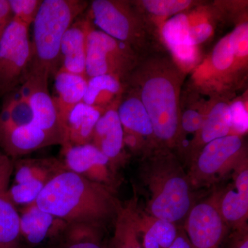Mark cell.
I'll list each match as a JSON object with an SVG mask.
<instances>
[{
	"label": "cell",
	"mask_w": 248,
	"mask_h": 248,
	"mask_svg": "<svg viewBox=\"0 0 248 248\" xmlns=\"http://www.w3.org/2000/svg\"><path fill=\"white\" fill-rule=\"evenodd\" d=\"M140 177L148 192L147 214L177 224L194 205L188 174L172 151L154 148L146 152Z\"/></svg>",
	"instance_id": "3957f363"
},
{
	"label": "cell",
	"mask_w": 248,
	"mask_h": 248,
	"mask_svg": "<svg viewBox=\"0 0 248 248\" xmlns=\"http://www.w3.org/2000/svg\"><path fill=\"white\" fill-rule=\"evenodd\" d=\"M243 136L230 135L207 143L189 164L192 188L208 187L228 177L247 161Z\"/></svg>",
	"instance_id": "8992f818"
},
{
	"label": "cell",
	"mask_w": 248,
	"mask_h": 248,
	"mask_svg": "<svg viewBox=\"0 0 248 248\" xmlns=\"http://www.w3.org/2000/svg\"><path fill=\"white\" fill-rule=\"evenodd\" d=\"M33 122V113L21 86L4 97L0 112V130L17 128Z\"/></svg>",
	"instance_id": "83f0119b"
},
{
	"label": "cell",
	"mask_w": 248,
	"mask_h": 248,
	"mask_svg": "<svg viewBox=\"0 0 248 248\" xmlns=\"http://www.w3.org/2000/svg\"><path fill=\"white\" fill-rule=\"evenodd\" d=\"M218 206L228 228L234 231L248 228V163H242L231 174V182L217 191Z\"/></svg>",
	"instance_id": "8fae6325"
},
{
	"label": "cell",
	"mask_w": 248,
	"mask_h": 248,
	"mask_svg": "<svg viewBox=\"0 0 248 248\" xmlns=\"http://www.w3.org/2000/svg\"><path fill=\"white\" fill-rule=\"evenodd\" d=\"M86 12L99 30L130 46L141 58L148 55L153 28L134 1L94 0Z\"/></svg>",
	"instance_id": "5b68a950"
},
{
	"label": "cell",
	"mask_w": 248,
	"mask_h": 248,
	"mask_svg": "<svg viewBox=\"0 0 248 248\" xmlns=\"http://www.w3.org/2000/svg\"><path fill=\"white\" fill-rule=\"evenodd\" d=\"M14 160L0 151V195L6 194L14 172Z\"/></svg>",
	"instance_id": "836d02e7"
},
{
	"label": "cell",
	"mask_w": 248,
	"mask_h": 248,
	"mask_svg": "<svg viewBox=\"0 0 248 248\" xmlns=\"http://www.w3.org/2000/svg\"><path fill=\"white\" fill-rule=\"evenodd\" d=\"M158 34L173 61L185 74L193 71L203 60L201 49L194 47L189 40L186 11L166 19Z\"/></svg>",
	"instance_id": "7c38bea8"
},
{
	"label": "cell",
	"mask_w": 248,
	"mask_h": 248,
	"mask_svg": "<svg viewBox=\"0 0 248 248\" xmlns=\"http://www.w3.org/2000/svg\"><path fill=\"white\" fill-rule=\"evenodd\" d=\"M231 135L243 136L247 133L248 128V102L246 98L239 97L231 101Z\"/></svg>",
	"instance_id": "d6a6232c"
},
{
	"label": "cell",
	"mask_w": 248,
	"mask_h": 248,
	"mask_svg": "<svg viewBox=\"0 0 248 248\" xmlns=\"http://www.w3.org/2000/svg\"><path fill=\"white\" fill-rule=\"evenodd\" d=\"M91 24L86 11L68 28L60 46L58 69L86 77L87 37Z\"/></svg>",
	"instance_id": "2e32d148"
},
{
	"label": "cell",
	"mask_w": 248,
	"mask_h": 248,
	"mask_svg": "<svg viewBox=\"0 0 248 248\" xmlns=\"http://www.w3.org/2000/svg\"><path fill=\"white\" fill-rule=\"evenodd\" d=\"M117 112L123 127L125 145L137 149L140 148V143L149 141L151 148H155L151 119L138 94L125 88Z\"/></svg>",
	"instance_id": "4fadbf2b"
},
{
	"label": "cell",
	"mask_w": 248,
	"mask_h": 248,
	"mask_svg": "<svg viewBox=\"0 0 248 248\" xmlns=\"http://www.w3.org/2000/svg\"><path fill=\"white\" fill-rule=\"evenodd\" d=\"M137 7L143 14L152 17L153 24L159 30L167 18L192 9L198 4L191 0H143L134 1Z\"/></svg>",
	"instance_id": "f1b7e54d"
},
{
	"label": "cell",
	"mask_w": 248,
	"mask_h": 248,
	"mask_svg": "<svg viewBox=\"0 0 248 248\" xmlns=\"http://www.w3.org/2000/svg\"><path fill=\"white\" fill-rule=\"evenodd\" d=\"M62 154L61 159L66 170L85 178L89 177V174L99 166H110L107 156L92 143L63 147L62 148Z\"/></svg>",
	"instance_id": "484cf974"
},
{
	"label": "cell",
	"mask_w": 248,
	"mask_h": 248,
	"mask_svg": "<svg viewBox=\"0 0 248 248\" xmlns=\"http://www.w3.org/2000/svg\"><path fill=\"white\" fill-rule=\"evenodd\" d=\"M115 190L83 176L65 170L45 186L35 203L41 210L66 222L102 228L115 221L121 202Z\"/></svg>",
	"instance_id": "7a4b0ae2"
},
{
	"label": "cell",
	"mask_w": 248,
	"mask_h": 248,
	"mask_svg": "<svg viewBox=\"0 0 248 248\" xmlns=\"http://www.w3.org/2000/svg\"><path fill=\"white\" fill-rule=\"evenodd\" d=\"M83 0H42L32 23V62L29 73L50 78L59 68L62 38L89 7Z\"/></svg>",
	"instance_id": "277c9868"
},
{
	"label": "cell",
	"mask_w": 248,
	"mask_h": 248,
	"mask_svg": "<svg viewBox=\"0 0 248 248\" xmlns=\"http://www.w3.org/2000/svg\"><path fill=\"white\" fill-rule=\"evenodd\" d=\"M53 76V94L51 97L62 125L67 114L83 102L88 78L62 69H58Z\"/></svg>",
	"instance_id": "7402d4cb"
},
{
	"label": "cell",
	"mask_w": 248,
	"mask_h": 248,
	"mask_svg": "<svg viewBox=\"0 0 248 248\" xmlns=\"http://www.w3.org/2000/svg\"><path fill=\"white\" fill-rule=\"evenodd\" d=\"M112 106L103 112L93 130L91 143L108 159L114 171L123 159L124 133L117 107Z\"/></svg>",
	"instance_id": "ac0fdd59"
},
{
	"label": "cell",
	"mask_w": 248,
	"mask_h": 248,
	"mask_svg": "<svg viewBox=\"0 0 248 248\" xmlns=\"http://www.w3.org/2000/svg\"><path fill=\"white\" fill-rule=\"evenodd\" d=\"M54 145L61 146V140L33 123L0 130V148L13 160Z\"/></svg>",
	"instance_id": "e0dca14e"
},
{
	"label": "cell",
	"mask_w": 248,
	"mask_h": 248,
	"mask_svg": "<svg viewBox=\"0 0 248 248\" xmlns=\"http://www.w3.org/2000/svg\"><path fill=\"white\" fill-rule=\"evenodd\" d=\"M19 216L21 236L31 245L60 236L67 226L66 222L41 210L35 203L27 205Z\"/></svg>",
	"instance_id": "ffe728a7"
},
{
	"label": "cell",
	"mask_w": 248,
	"mask_h": 248,
	"mask_svg": "<svg viewBox=\"0 0 248 248\" xmlns=\"http://www.w3.org/2000/svg\"><path fill=\"white\" fill-rule=\"evenodd\" d=\"M228 230L218 210L217 191L194 204L184 226L192 248H221Z\"/></svg>",
	"instance_id": "30bf717a"
},
{
	"label": "cell",
	"mask_w": 248,
	"mask_h": 248,
	"mask_svg": "<svg viewBox=\"0 0 248 248\" xmlns=\"http://www.w3.org/2000/svg\"><path fill=\"white\" fill-rule=\"evenodd\" d=\"M32 57L29 27L13 19L0 39V97L24 83Z\"/></svg>",
	"instance_id": "9c48e42d"
},
{
	"label": "cell",
	"mask_w": 248,
	"mask_h": 248,
	"mask_svg": "<svg viewBox=\"0 0 248 248\" xmlns=\"http://www.w3.org/2000/svg\"><path fill=\"white\" fill-rule=\"evenodd\" d=\"M229 248H248V228L234 231Z\"/></svg>",
	"instance_id": "d590c367"
},
{
	"label": "cell",
	"mask_w": 248,
	"mask_h": 248,
	"mask_svg": "<svg viewBox=\"0 0 248 248\" xmlns=\"http://www.w3.org/2000/svg\"><path fill=\"white\" fill-rule=\"evenodd\" d=\"M16 184L32 186L43 190L53 178L66 170L61 159L27 158L14 160Z\"/></svg>",
	"instance_id": "44dd1931"
},
{
	"label": "cell",
	"mask_w": 248,
	"mask_h": 248,
	"mask_svg": "<svg viewBox=\"0 0 248 248\" xmlns=\"http://www.w3.org/2000/svg\"><path fill=\"white\" fill-rule=\"evenodd\" d=\"M31 248L28 247V246H20V248Z\"/></svg>",
	"instance_id": "74e56055"
},
{
	"label": "cell",
	"mask_w": 248,
	"mask_h": 248,
	"mask_svg": "<svg viewBox=\"0 0 248 248\" xmlns=\"http://www.w3.org/2000/svg\"><path fill=\"white\" fill-rule=\"evenodd\" d=\"M12 19L9 0H0V39Z\"/></svg>",
	"instance_id": "e575fe53"
},
{
	"label": "cell",
	"mask_w": 248,
	"mask_h": 248,
	"mask_svg": "<svg viewBox=\"0 0 248 248\" xmlns=\"http://www.w3.org/2000/svg\"><path fill=\"white\" fill-rule=\"evenodd\" d=\"M105 110L84 102L79 103L73 108L62 122V148L91 143L96 124Z\"/></svg>",
	"instance_id": "d6986e66"
},
{
	"label": "cell",
	"mask_w": 248,
	"mask_h": 248,
	"mask_svg": "<svg viewBox=\"0 0 248 248\" xmlns=\"http://www.w3.org/2000/svg\"><path fill=\"white\" fill-rule=\"evenodd\" d=\"M185 73L172 58L148 55L139 62L124 85L138 94L149 115L155 148L179 146L180 99Z\"/></svg>",
	"instance_id": "6da1fadb"
},
{
	"label": "cell",
	"mask_w": 248,
	"mask_h": 248,
	"mask_svg": "<svg viewBox=\"0 0 248 248\" xmlns=\"http://www.w3.org/2000/svg\"><path fill=\"white\" fill-rule=\"evenodd\" d=\"M169 248H192L184 229H179L177 238Z\"/></svg>",
	"instance_id": "8d00e7d4"
},
{
	"label": "cell",
	"mask_w": 248,
	"mask_h": 248,
	"mask_svg": "<svg viewBox=\"0 0 248 248\" xmlns=\"http://www.w3.org/2000/svg\"><path fill=\"white\" fill-rule=\"evenodd\" d=\"M139 229L143 248H169L177 238V224L140 211Z\"/></svg>",
	"instance_id": "4316f807"
},
{
	"label": "cell",
	"mask_w": 248,
	"mask_h": 248,
	"mask_svg": "<svg viewBox=\"0 0 248 248\" xmlns=\"http://www.w3.org/2000/svg\"><path fill=\"white\" fill-rule=\"evenodd\" d=\"M48 79L46 77L29 73L20 86L32 108V123L60 139L62 145L63 130L53 98L49 92Z\"/></svg>",
	"instance_id": "5bb4252c"
},
{
	"label": "cell",
	"mask_w": 248,
	"mask_h": 248,
	"mask_svg": "<svg viewBox=\"0 0 248 248\" xmlns=\"http://www.w3.org/2000/svg\"><path fill=\"white\" fill-rule=\"evenodd\" d=\"M42 0H9L13 19L30 27L42 4Z\"/></svg>",
	"instance_id": "1f68e13d"
},
{
	"label": "cell",
	"mask_w": 248,
	"mask_h": 248,
	"mask_svg": "<svg viewBox=\"0 0 248 248\" xmlns=\"http://www.w3.org/2000/svg\"><path fill=\"white\" fill-rule=\"evenodd\" d=\"M125 85L115 77L102 75L88 78L83 102L91 107L107 110L120 103Z\"/></svg>",
	"instance_id": "d4e9b609"
},
{
	"label": "cell",
	"mask_w": 248,
	"mask_h": 248,
	"mask_svg": "<svg viewBox=\"0 0 248 248\" xmlns=\"http://www.w3.org/2000/svg\"><path fill=\"white\" fill-rule=\"evenodd\" d=\"M140 211L135 192L128 202L120 203L114 221L115 228L110 248H143L139 229Z\"/></svg>",
	"instance_id": "603a6c76"
},
{
	"label": "cell",
	"mask_w": 248,
	"mask_h": 248,
	"mask_svg": "<svg viewBox=\"0 0 248 248\" xmlns=\"http://www.w3.org/2000/svg\"><path fill=\"white\" fill-rule=\"evenodd\" d=\"M20 216L6 194L0 195V248H20Z\"/></svg>",
	"instance_id": "f546056e"
},
{
	"label": "cell",
	"mask_w": 248,
	"mask_h": 248,
	"mask_svg": "<svg viewBox=\"0 0 248 248\" xmlns=\"http://www.w3.org/2000/svg\"><path fill=\"white\" fill-rule=\"evenodd\" d=\"M186 13L189 40L194 47L200 49V46L210 40L215 34L217 23L223 13L221 6L198 4Z\"/></svg>",
	"instance_id": "cb8c5ba5"
},
{
	"label": "cell",
	"mask_w": 248,
	"mask_h": 248,
	"mask_svg": "<svg viewBox=\"0 0 248 248\" xmlns=\"http://www.w3.org/2000/svg\"><path fill=\"white\" fill-rule=\"evenodd\" d=\"M231 94H218L213 98L203 125L187 146V162L210 142L231 135Z\"/></svg>",
	"instance_id": "9a60e30c"
},
{
	"label": "cell",
	"mask_w": 248,
	"mask_h": 248,
	"mask_svg": "<svg viewBox=\"0 0 248 248\" xmlns=\"http://www.w3.org/2000/svg\"><path fill=\"white\" fill-rule=\"evenodd\" d=\"M142 58L130 46L96 29L91 24L87 37V78L109 75L124 84Z\"/></svg>",
	"instance_id": "ba28073f"
},
{
	"label": "cell",
	"mask_w": 248,
	"mask_h": 248,
	"mask_svg": "<svg viewBox=\"0 0 248 248\" xmlns=\"http://www.w3.org/2000/svg\"><path fill=\"white\" fill-rule=\"evenodd\" d=\"M247 71L248 63L235 55L228 34L191 72L190 85L212 95L231 94L241 84Z\"/></svg>",
	"instance_id": "52a82bcc"
},
{
	"label": "cell",
	"mask_w": 248,
	"mask_h": 248,
	"mask_svg": "<svg viewBox=\"0 0 248 248\" xmlns=\"http://www.w3.org/2000/svg\"><path fill=\"white\" fill-rule=\"evenodd\" d=\"M102 228L89 224H67L61 234V248H103L99 242Z\"/></svg>",
	"instance_id": "4dcf8cb0"
}]
</instances>
